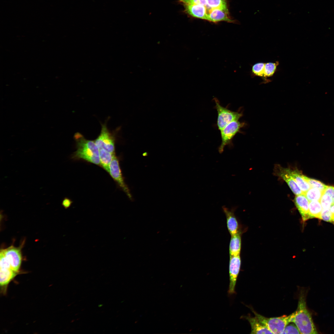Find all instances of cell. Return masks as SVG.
Segmentation results:
<instances>
[{"instance_id":"6da1fadb","label":"cell","mask_w":334,"mask_h":334,"mask_svg":"<svg viewBox=\"0 0 334 334\" xmlns=\"http://www.w3.org/2000/svg\"><path fill=\"white\" fill-rule=\"evenodd\" d=\"M306 293L304 290L300 292L297 309L291 314V322L296 325L301 334H317L311 315L306 307Z\"/></svg>"},{"instance_id":"7a4b0ae2","label":"cell","mask_w":334,"mask_h":334,"mask_svg":"<svg viewBox=\"0 0 334 334\" xmlns=\"http://www.w3.org/2000/svg\"><path fill=\"white\" fill-rule=\"evenodd\" d=\"M74 138L77 150L73 159H81L97 165L100 164L99 150L94 141L87 139L79 132L75 133Z\"/></svg>"},{"instance_id":"3957f363","label":"cell","mask_w":334,"mask_h":334,"mask_svg":"<svg viewBox=\"0 0 334 334\" xmlns=\"http://www.w3.org/2000/svg\"><path fill=\"white\" fill-rule=\"evenodd\" d=\"M259 320L264 324L273 334H282L286 325L291 322L290 315L277 317L267 318L261 315L251 308Z\"/></svg>"},{"instance_id":"277c9868","label":"cell","mask_w":334,"mask_h":334,"mask_svg":"<svg viewBox=\"0 0 334 334\" xmlns=\"http://www.w3.org/2000/svg\"><path fill=\"white\" fill-rule=\"evenodd\" d=\"M213 99L217 113V126L220 131L230 122L238 120L242 116V112L231 111L221 106L216 98H215Z\"/></svg>"},{"instance_id":"5b68a950","label":"cell","mask_w":334,"mask_h":334,"mask_svg":"<svg viewBox=\"0 0 334 334\" xmlns=\"http://www.w3.org/2000/svg\"><path fill=\"white\" fill-rule=\"evenodd\" d=\"M245 123L241 122L238 121L232 122L221 130V143L218 148V152L222 153L225 147L228 145L231 148L233 146L232 140L234 136L240 131V129L243 127Z\"/></svg>"},{"instance_id":"8992f818","label":"cell","mask_w":334,"mask_h":334,"mask_svg":"<svg viewBox=\"0 0 334 334\" xmlns=\"http://www.w3.org/2000/svg\"><path fill=\"white\" fill-rule=\"evenodd\" d=\"M94 141L99 150L104 149L115 154V137L108 129L106 122L101 124L100 134Z\"/></svg>"},{"instance_id":"52a82bcc","label":"cell","mask_w":334,"mask_h":334,"mask_svg":"<svg viewBox=\"0 0 334 334\" xmlns=\"http://www.w3.org/2000/svg\"><path fill=\"white\" fill-rule=\"evenodd\" d=\"M241 265V259L240 255H230L229 264V283L228 293L230 295L236 293L235 287L240 271Z\"/></svg>"},{"instance_id":"ba28073f","label":"cell","mask_w":334,"mask_h":334,"mask_svg":"<svg viewBox=\"0 0 334 334\" xmlns=\"http://www.w3.org/2000/svg\"><path fill=\"white\" fill-rule=\"evenodd\" d=\"M109 173L129 198L131 199V195L128 187L124 182L121 173L118 160L115 155L114 156L110 165Z\"/></svg>"},{"instance_id":"9c48e42d","label":"cell","mask_w":334,"mask_h":334,"mask_svg":"<svg viewBox=\"0 0 334 334\" xmlns=\"http://www.w3.org/2000/svg\"><path fill=\"white\" fill-rule=\"evenodd\" d=\"M8 260L11 268L19 272L21 264L22 257L20 247L13 246L1 250Z\"/></svg>"},{"instance_id":"30bf717a","label":"cell","mask_w":334,"mask_h":334,"mask_svg":"<svg viewBox=\"0 0 334 334\" xmlns=\"http://www.w3.org/2000/svg\"><path fill=\"white\" fill-rule=\"evenodd\" d=\"M277 168L278 175L287 183L294 194L297 195L303 194L289 173V169L283 168L280 166Z\"/></svg>"},{"instance_id":"8fae6325","label":"cell","mask_w":334,"mask_h":334,"mask_svg":"<svg viewBox=\"0 0 334 334\" xmlns=\"http://www.w3.org/2000/svg\"><path fill=\"white\" fill-rule=\"evenodd\" d=\"M222 208L226 216L228 230L231 235H234L239 231L238 223L234 214L235 208L233 207L231 209L225 206Z\"/></svg>"},{"instance_id":"7c38bea8","label":"cell","mask_w":334,"mask_h":334,"mask_svg":"<svg viewBox=\"0 0 334 334\" xmlns=\"http://www.w3.org/2000/svg\"><path fill=\"white\" fill-rule=\"evenodd\" d=\"M294 202L303 221L310 219L309 211V201L304 194L296 195Z\"/></svg>"},{"instance_id":"4fadbf2b","label":"cell","mask_w":334,"mask_h":334,"mask_svg":"<svg viewBox=\"0 0 334 334\" xmlns=\"http://www.w3.org/2000/svg\"><path fill=\"white\" fill-rule=\"evenodd\" d=\"M185 12L193 17L206 20L208 19V11L206 7L198 5H183Z\"/></svg>"},{"instance_id":"5bb4252c","label":"cell","mask_w":334,"mask_h":334,"mask_svg":"<svg viewBox=\"0 0 334 334\" xmlns=\"http://www.w3.org/2000/svg\"><path fill=\"white\" fill-rule=\"evenodd\" d=\"M250 323L251 327L250 334H273L268 328L260 322L255 316L252 317L250 315L243 316Z\"/></svg>"},{"instance_id":"9a60e30c","label":"cell","mask_w":334,"mask_h":334,"mask_svg":"<svg viewBox=\"0 0 334 334\" xmlns=\"http://www.w3.org/2000/svg\"><path fill=\"white\" fill-rule=\"evenodd\" d=\"M207 20L213 23L221 21L233 23L234 21L230 17L229 12L218 9H212L208 12Z\"/></svg>"},{"instance_id":"2e32d148","label":"cell","mask_w":334,"mask_h":334,"mask_svg":"<svg viewBox=\"0 0 334 334\" xmlns=\"http://www.w3.org/2000/svg\"><path fill=\"white\" fill-rule=\"evenodd\" d=\"M16 272L11 269L0 268V285L2 289L6 288L11 280L18 274Z\"/></svg>"},{"instance_id":"e0dca14e","label":"cell","mask_w":334,"mask_h":334,"mask_svg":"<svg viewBox=\"0 0 334 334\" xmlns=\"http://www.w3.org/2000/svg\"><path fill=\"white\" fill-rule=\"evenodd\" d=\"M241 235L239 231L236 233L231 235L229 245L230 255H240L241 244Z\"/></svg>"},{"instance_id":"ac0fdd59","label":"cell","mask_w":334,"mask_h":334,"mask_svg":"<svg viewBox=\"0 0 334 334\" xmlns=\"http://www.w3.org/2000/svg\"><path fill=\"white\" fill-rule=\"evenodd\" d=\"M289 171L295 181L304 194L309 190L311 186L302 177V174L297 170H292L289 169Z\"/></svg>"},{"instance_id":"d6986e66","label":"cell","mask_w":334,"mask_h":334,"mask_svg":"<svg viewBox=\"0 0 334 334\" xmlns=\"http://www.w3.org/2000/svg\"><path fill=\"white\" fill-rule=\"evenodd\" d=\"M100 164L107 172H109V166L115 155L104 149H99Z\"/></svg>"},{"instance_id":"ffe728a7","label":"cell","mask_w":334,"mask_h":334,"mask_svg":"<svg viewBox=\"0 0 334 334\" xmlns=\"http://www.w3.org/2000/svg\"><path fill=\"white\" fill-rule=\"evenodd\" d=\"M322 209L319 201L314 200L310 201L309 205L310 218H315L320 219Z\"/></svg>"},{"instance_id":"44dd1931","label":"cell","mask_w":334,"mask_h":334,"mask_svg":"<svg viewBox=\"0 0 334 334\" xmlns=\"http://www.w3.org/2000/svg\"><path fill=\"white\" fill-rule=\"evenodd\" d=\"M208 12L212 9H218L229 12L227 0H206Z\"/></svg>"},{"instance_id":"7402d4cb","label":"cell","mask_w":334,"mask_h":334,"mask_svg":"<svg viewBox=\"0 0 334 334\" xmlns=\"http://www.w3.org/2000/svg\"><path fill=\"white\" fill-rule=\"evenodd\" d=\"M323 193V192L317 188L311 187L304 194L309 201H320Z\"/></svg>"},{"instance_id":"603a6c76","label":"cell","mask_w":334,"mask_h":334,"mask_svg":"<svg viewBox=\"0 0 334 334\" xmlns=\"http://www.w3.org/2000/svg\"><path fill=\"white\" fill-rule=\"evenodd\" d=\"M302 176L303 178L309 184L311 187L317 188L323 192L328 186L319 181L310 178L303 175Z\"/></svg>"},{"instance_id":"cb8c5ba5","label":"cell","mask_w":334,"mask_h":334,"mask_svg":"<svg viewBox=\"0 0 334 334\" xmlns=\"http://www.w3.org/2000/svg\"><path fill=\"white\" fill-rule=\"evenodd\" d=\"M278 64V62H269L265 63L264 66L265 77L272 76L275 72Z\"/></svg>"},{"instance_id":"d4e9b609","label":"cell","mask_w":334,"mask_h":334,"mask_svg":"<svg viewBox=\"0 0 334 334\" xmlns=\"http://www.w3.org/2000/svg\"><path fill=\"white\" fill-rule=\"evenodd\" d=\"M265 63L258 62L254 64L252 68V72L255 75L262 77H265L264 66Z\"/></svg>"},{"instance_id":"484cf974","label":"cell","mask_w":334,"mask_h":334,"mask_svg":"<svg viewBox=\"0 0 334 334\" xmlns=\"http://www.w3.org/2000/svg\"><path fill=\"white\" fill-rule=\"evenodd\" d=\"M323 209H329L332 204V199L329 195L323 192L320 200Z\"/></svg>"},{"instance_id":"4316f807","label":"cell","mask_w":334,"mask_h":334,"mask_svg":"<svg viewBox=\"0 0 334 334\" xmlns=\"http://www.w3.org/2000/svg\"><path fill=\"white\" fill-rule=\"evenodd\" d=\"M282 334H301L296 325L293 322L288 324Z\"/></svg>"},{"instance_id":"83f0119b","label":"cell","mask_w":334,"mask_h":334,"mask_svg":"<svg viewBox=\"0 0 334 334\" xmlns=\"http://www.w3.org/2000/svg\"><path fill=\"white\" fill-rule=\"evenodd\" d=\"M0 268L11 269L8 260L1 250L0 253Z\"/></svg>"},{"instance_id":"f1b7e54d","label":"cell","mask_w":334,"mask_h":334,"mask_svg":"<svg viewBox=\"0 0 334 334\" xmlns=\"http://www.w3.org/2000/svg\"><path fill=\"white\" fill-rule=\"evenodd\" d=\"M179 1L182 5H198L206 6V0H179Z\"/></svg>"},{"instance_id":"f546056e","label":"cell","mask_w":334,"mask_h":334,"mask_svg":"<svg viewBox=\"0 0 334 334\" xmlns=\"http://www.w3.org/2000/svg\"><path fill=\"white\" fill-rule=\"evenodd\" d=\"M320 219L327 222L332 223V213L330 208L322 209Z\"/></svg>"},{"instance_id":"4dcf8cb0","label":"cell","mask_w":334,"mask_h":334,"mask_svg":"<svg viewBox=\"0 0 334 334\" xmlns=\"http://www.w3.org/2000/svg\"><path fill=\"white\" fill-rule=\"evenodd\" d=\"M327 193L331 196L332 204L334 203V187L332 186H328L327 188L323 192Z\"/></svg>"},{"instance_id":"1f68e13d","label":"cell","mask_w":334,"mask_h":334,"mask_svg":"<svg viewBox=\"0 0 334 334\" xmlns=\"http://www.w3.org/2000/svg\"><path fill=\"white\" fill-rule=\"evenodd\" d=\"M72 203V201L70 199L65 198L62 200V204L65 208L67 209L70 207Z\"/></svg>"},{"instance_id":"d6a6232c","label":"cell","mask_w":334,"mask_h":334,"mask_svg":"<svg viewBox=\"0 0 334 334\" xmlns=\"http://www.w3.org/2000/svg\"><path fill=\"white\" fill-rule=\"evenodd\" d=\"M332 213V223L334 224V203L332 205L330 208Z\"/></svg>"}]
</instances>
